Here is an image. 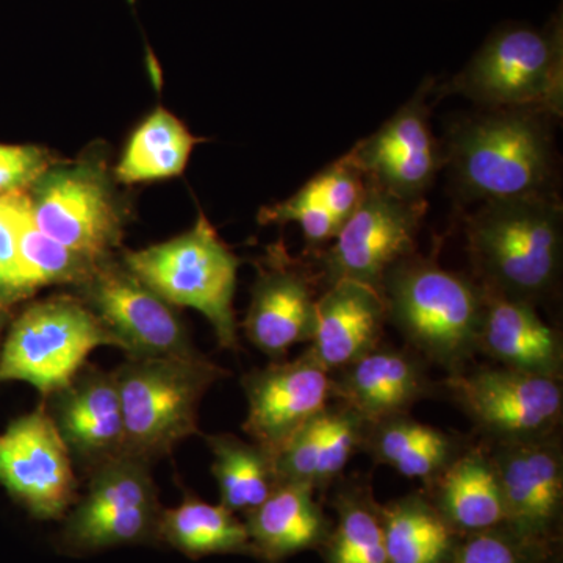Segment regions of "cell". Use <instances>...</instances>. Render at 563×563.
Segmentation results:
<instances>
[{"label":"cell","mask_w":563,"mask_h":563,"mask_svg":"<svg viewBox=\"0 0 563 563\" xmlns=\"http://www.w3.org/2000/svg\"><path fill=\"white\" fill-rule=\"evenodd\" d=\"M117 374L124 454L152 461L199 432L203 395L229 373L201 352L188 357H129Z\"/></svg>","instance_id":"4"},{"label":"cell","mask_w":563,"mask_h":563,"mask_svg":"<svg viewBox=\"0 0 563 563\" xmlns=\"http://www.w3.org/2000/svg\"><path fill=\"white\" fill-rule=\"evenodd\" d=\"M0 196H2V195H0Z\"/></svg>","instance_id":"37"},{"label":"cell","mask_w":563,"mask_h":563,"mask_svg":"<svg viewBox=\"0 0 563 563\" xmlns=\"http://www.w3.org/2000/svg\"><path fill=\"white\" fill-rule=\"evenodd\" d=\"M124 266L174 307H190L209 320L224 350H239L233 296L240 258L206 214L190 231L146 250L125 252Z\"/></svg>","instance_id":"5"},{"label":"cell","mask_w":563,"mask_h":563,"mask_svg":"<svg viewBox=\"0 0 563 563\" xmlns=\"http://www.w3.org/2000/svg\"><path fill=\"white\" fill-rule=\"evenodd\" d=\"M432 484L437 509L453 528L476 533L506 525L501 485L487 450L462 451Z\"/></svg>","instance_id":"24"},{"label":"cell","mask_w":563,"mask_h":563,"mask_svg":"<svg viewBox=\"0 0 563 563\" xmlns=\"http://www.w3.org/2000/svg\"><path fill=\"white\" fill-rule=\"evenodd\" d=\"M537 548L496 528L472 533L448 563H532V551Z\"/></svg>","instance_id":"35"},{"label":"cell","mask_w":563,"mask_h":563,"mask_svg":"<svg viewBox=\"0 0 563 563\" xmlns=\"http://www.w3.org/2000/svg\"><path fill=\"white\" fill-rule=\"evenodd\" d=\"M365 431L366 422L354 410L329 404L274 455L277 481L312 488L332 483L362 448Z\"/></svg>","instance_id":"22"},{"label":"cell","mask_w":563,"mask_h":563,"mask_svg":"<svg viewBox=\"0 0 563 563\" xmlns=\"http://www.w3.org/2000/svg\"><path fill=\"white\" fill-rule=\"evenodd\" d=\"M426 201H406L366 184L365 196L328 251L317 252L325 287L354 280L383 295L385 274L417 252Z\"/></svg>","instance_id":"9"},{"label":"cell","mask_w":563,"mask_h":563,"mask_svg":"<svg viewBox=\"0 0 563 563\" xmlns=\"http://www.w3.org/2000/svg\"><path fill=\"white\" fill-rule=\"evenodd\" d=\"M243 322L247 340L279 361L295 344L310 342L317 321L314 277L280 254L258 272Z\"/></svg>","instance_id":"18"},{"label":"cell","mask_w":563,"mask_h":563,"mask_svg":"<svg viewBox=\"0 0 563 563\" xmlns=\"http://www.w3.org/2000/svg\"><path fill=\"white\" fill-rule=\"evenodd\" d=\"M122 347L87 302L54 296L33 303L14 321L0 354V383L21 380L43 396L73 383L92 351Z\"/></svg>","instance_id":"7"},{"label":"cell","mask_w":563,"mask_h":563,"mask_svg":"<svg viewBox=\"0 0 563 563\" xmlns=\"http://www.w3.org/2000/svg\"><path fill=\"white\" fill-rule=\"evenodd\" d=\"M421 358L377 346L332 376L333 399L354 410L366 426L407 415L428 395Z\"/></svg>","instance_id":"19"},{"label":"cell","mask_w":563,"mask_h":563,"mask_svg":"<svg viewBox=\"0 0 563 563\" xmlns=\"http://www.w3.org/2000/svg\"><path fill=\"white\" fill-rule=\"evenodd\" d=\"M258 221L262 224L298 222L307 246L317 252H320L324 244L333 242L342 228V224L335 220V217L322 202L313 180L307 181L301 190L288 198L287 201L262 209Z\"/></svg>","instance_id":"32"},{"label":"cell","mask_w":563,"mask_h":563,"mask_svg":"<svg viewBox=\"0 0 563 563\" xmlns=\"http://www.w3.org/2000/svg\"><path fill=\"white\" fill-rule=\"evenodd\" d=\"M387 320L421 361L450 373L477 354L484 291L476 280L440 266L437 255L413 252L385 274Z\"/></svg>","instance_id":"3"},{"label":"cell","mask_w":563,"mask_h":563,"mask_svg":"<svg viewBox=\"0 0 563 563\" xmlns=\"http://www.w3.org/2000/svg\"><path fill=\"white\" fill-rule=\"evenodd\" d=\"M52 420L70 457L91 472L124 454V417L117 374L85 365L73 383L55 393Z\"/></svg>","instance_id":"17"},{"label":"cell","mask_w":563,"mask_h":563,"mask_svg":"<svg viewBox=\"0 0 563 563\" xmlns=\"http://www.w3.org/2000/svg\"><path fill=\"white\" fill-rule=\"evenodd\" d=\"M18 261L25 295L46 285L77 284L80 287L99 265L41 232L33 221L29 196L18 229Z\"/></svg>","instance_id":"30"},{"label":"cell","mask_w":563,"mask_h":563,"mask_svg":"<svg viewBox=\"0 0 563 563\" xmlns=\"http://www.w3.org/2000/svg\"><path fill=\"white\" fill-rule=\"evenodd\" d=\"M49 168V155L40 147L0 144V195L22 191Z\"/></svg>","instance_id":"36"},{"label":"cell","mask_w":563,"mask_h":563,"mask_svg":"<svg viewBox=\"0 0 563 563\" xmlns=\"http://www.w3.org/2000/svg\"><path fill=\"white\" fill-rule=\"evenodd\" d=\"M303 484H279L276 490L247 515L252 553L266 562H279L317 547L325 537V518Z\"/></svg>","instance_id":"23"},{"label":"cell","mask_w":563,"mask_h":563,"mask_svg":"<svg viewBox=\"0 0 563 563\" xmlns=\"http://www.w3.org/2000/svg\"><path fill=\"white\" fill-rule=\"evenodd\" d=\"M213 463L211 473L220 488L221 504L233 514H250L274 490L277 481L274 459L254 442L232 433L207 437Z\"/></svg>","instance_id":"27"},{"label":"cell","mask_w":563,"mask_h":563,"mask_svg":"<svg viewBox=\"0 0 563 563\" xmlns=\"http://www.w3.org/2000/svg\"><path fill=\"white\" fill-rule=\"evenodd\" d=\"M27 201L24 191L0 196V299L25 296L18 261V229L22 207Z\"/></svg>","instance_id":"34"},{"label":"cell","mask_w":563,"mask_h":563,"mask_svg":"<svg viewBox=\"0 0 563 563\" xmlns=\"http://www.w3.org/2000/svg\"><path fill=\"white\" fill-rule=\"evenodd\" d=\"M383 295L354 280L329 285L317 302L309 351L329 372H339L380 346L387 322Z\"/></svg>","instance_id":"20"},{"label":"cell","mask_w":563,"mask_h":563,"mask_svg":"<svg viewBox=\"0 0 563 563\" xmlns=\"http://www.w3.org/2000/svg\"><path fill=\"white\" fill-rule=\"evenodd\" d=\"M36 228L92 263L109 261L121 240V213L106 176L88 163L49 168L33 184Z\"/></svg>","instance_id":"11"},{"label":"cell","mask_w":563,"mask_h":563,"mask_svg":"<svg viewBox=\"0 0 563 563\" xmlns=\"http://www.w3.org/2000/svg\"><path fill=\"white\" fill-rule=\"evenodd\" d=\"M388 563H448L453 526L421 496H407L380 510Z\"/></svg>","instance_id":"28"},{"label":"cell","mask_w":563,"mask_h":563,"mask_svg":"<svg viewBox=\"0 0 563 563\" xmlns=\"http://www.w3.org/2000/svg\"><path fill=\"white\" fill-rule=\"evenodd\" d=\"M487 453L501 485L507 529L526 543L543 547L561 517V444L554 435H548L495 442Z\"/></svg>","instance_id":"16"},{"label":"cell","mask_w":563,"mask_h":563,"mask_svg":"<svg viewBox=\"0 0 563 563\" xmlns=\"http://www.w3.org/2000/svg\"><path fill=\"white\" fill-rule=\"evenodd\" d=\"M551 120L540 110L493 109L455 122L443 158L459 201L555 195Z\"/></svg>","instance_id":"1"},{"label":"cell","mask_w":563,"mask_h":563,"mask_svg":"<svg viewBox=\"0 0 563 563\" xmlns=\"http://www.w3.org/2000/svg\"><path fill=\"white\" fill-rule=\"evenodd\" d=\"M162 514L150 461L121 454L91 470L87 490L63 517L58 543L73 555L158 543Z\"/></svg>","instance_id":"8"},{"label":"cell","mask_w":563,"mask_h":563,"mask_svg":"<svg viewBox=\"0 0 563 563\" xmlns=\"http://www.w3.org/2000/svg\"><path fill=\"white\" fill-rule=\"evenodd\" d=\"M444 385L470 420L495 442L554 435L561 422V379L488 366L450 373Z\"/></svg>","instance_id":"10"},{"label":"cell","mask_w":563,"mask_h":563,"mask_svg":"<svg viewBox=\"0 0 563 563\" xmlns=\"http://www.w3.org/2000/svg\"><path fill=\"white\" fill-rule=\"evenodd\" d=\"M331 563H388L383 518L361 490L340 495Z\"/></svg>","instance_id":"31"},{"label":"cell","mask_w":563,"mask_h":563,"mask_svg":"<svg viewBox=\"0 0 563 563\" xmlns=\"http://www.w3.org/2000/svg\"><path fill=\"white\" fill-rule=\"evenodd\" d=\"M87 303L129 357H188L199 354L176 307L122 265L103 261L80 285Z\"/></svg>","instance_id":"12"},{"label":"cell","mask_w":563,"mask_h":563,"mask_svg":"<svg viewBox=\"0 0 563 563\" xmlns=\"http://www.w3.org/2000/svg\"><path fill=\"white\" fill-rule=\"evenodd\" d=\"M432 88L433 80L422 81L379 131L347 152L366 184L406 201H424L444 166L443 150L429 124L428 98Z\"/></svg>","instance_id":"14"},{"label":"cell","mask_w":563,"mask_h":563,"mask_svg":"<svg viewBox=\"0 0 563 563\" xmlns=\"http://www.w3.org/2000/svg\"><path fill=\"white\" fill-rule=\"evenodd\" d=\"M161 542L190 559L252 553L246 525L232 510L192 495L173 509H163Z\"/></svg>","instance_id":"26"},{"label":"cell","mask_w":563,"mask_h":563,"mask_svg":"<svg viewBox=\"0 0 563 563\" xmlns=\"http://www.w3.org/2000/svg\"><path fill=\"white\" fill-rule=\"evenodd\" d=\"M484 291L477 352L506 368L561 379L562 336L531 302Z\"/></svg>","instance_id":"21"},{"label":"cell","mask_w":563,"mask_h":563,"mask_svg":"<svg viewBox=\"0 0 563 563\" xmlns=\"http://www.w3.org/2000/svg\"><path fill=\"white\" fill-rule=\"evenodd\" d=\"M312 180L322 202L342 225L357 209L366 191L365 177L347 154L331 163Z\"/></svg>","instance_id":"33"},{"label":"cell","mask_w":563,"mask_h":563,"mask_svg":"<svg viewBox=\"0 0 563 563\" xmlns=\"http://www.w3.org/2000/svg\"><path fill=\"white\" fill-rule=\"evenodd\" d=\"M196 140L169 111L157 110L133 133L120 165L118 180L140 184L180 176Z\"/></svg>","instance_id":"29"},{"label":"cell","mask_w":563,"mask_h":563,"mask_svg":"<svg viewBox=\"0 0 563 563\" xmlns=\"http://www.w3.org/2000/svg\"><path fill=\"white\" fill-rule=\"evenodd\" d=\"M0 484L38 520H63L79 498L73 457L46 410L0 433Z\"/></svg>","instance_id":"13"},{"label":"cell","mask_w":563,"mask_h":563,"mask_svg":"<svg viewBox=\"0 0 563 563\" xmlns=\"http://www.w3.org/2000/svg\"><path fill=\"white\" fill-rule=\"evenodd\" d=\"M562 211L558 195L484 202L466 220L479 287L533 306L553 296L562 274Z\"/></svg>","instance_id":"2"},{"label":"cell","mask_w":563,"mask_h":563,"mask_svg":"<svg viewBox=\"0 0 563 563\" xmlns=\"http://www.w3.org/2000/svg\"><path fill=\"white\" fill-rule=\"evenodd\" d=\"M446 90L472 99L485 110L532 109L561 118V22L550 31L509 27L495 33Z\"/></svg>","instance_id":"6"},{"label":"cell","mask_w":563,"mask_h":563,"mask_svg":"<svg viewBox=\"0 0 563 563\" xmlns=\"http://www.w3.org/2000/svg\"><path fill=\"white\" fill-rule=\"evenodd\" d=\"M242 384L247 399L243 431L273 459L333 398L332 373L309 350L295 361L252 369Z\"/></svg>","instance_id":"15"},{"label":"cell","mask_w":563,"mask_h":563,"mask_svg":"<svg viewBox=\"0 0 563 563\" xmlns=\"http://www.w3.org/2000/svg\"><path fill=\"white\" fill-rule=\"evenodd\" d=\"M362 448L404 477L431 484L462 453L455 437L407 415L366 426Z\"/></svg>","instance_id":"25"}]
</instances>
